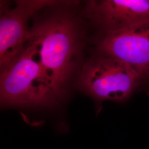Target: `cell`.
<instances>
[{"mask_svg":"<svg viewBox=\"0 0 149 149\" xmlns=\"http://www.w3.org/2000/svg\"><path fill=\"white\" fill-rule=\"evenodd\" d=\"M79 33L73 17L62 12L37 22L27 37L37 48L45 74L60 100L74 70L79 48Z\"/></svg>","mask_w":149,"mask_h":149,"instance_id":"obj_1","label":"cell"},{"mask_svg":"<svg viewBox=\"0 0 149 149\" xmlns=\"http://www.w3.org/2000/svg\"><path fill=\"white\" fill-rule=\"evenodd\" d=\"M3 107L47 108L60 100L45 74L39 53L28 39L17 57L1 72Z\"/></svg>","mask_w":149,"mask_h":149,"instance_id":"obj_2","label":"cell"},{"mask_svg":"<svg viewBox=\"0 0 149 149\" xmlns=\"http://www.w3.org/2000/svg\"><path fill=\"white\" fill-rule=\"evenodd\" d=\"M79 81L81 88L101 103L126 101L144 80L128 64L98 54L84 65Z\"/></svg>","mask_w":149,"mask_h":149,"instance_id":"obj_3","label":"cell"},{"mask_svg":"<svg viewBox=\"0 0 149 149\" xmlns=\"http://www.w3.org/2000/svg\"><path fill=\"white\" fill-rule=\"evenodd\" d=\"M58 4L54 1H17L10 7L1 1L0 12V70L11 64L19 54L27 40L29 22L38 11Z\"/></svg>","mask_w":149,"mask_h":149,"instance_id":"obj_4","label":"cell"},{"mask_svg":"<svg viewBox=\"0 0 149 149\" xmlns=\"http://www.w3.org/2000/svg\"><path fill=\"white\" fill-rule=\"evenodd\" d=\"M98 54L117 59L149 78V22L113 32L102 33Z\"/></svg>","mask_w":149,"mask_h":149,"instance_id":"obj_5","label":"cell"},{"mask_svg":"<svg viewBox=\"0 0 149 149\" xmlns=\"http://www.w3.org/2000/svg\"><path fill=\"white\" fill-rule=\"evenodd\" d=\"M84 11L102 33L113 32L149 22V0L90 1Z\"/></svg>","mask_w":149,"mask_h":149,"instance_id":"obj_6","label":"cell"}]
</instances>
